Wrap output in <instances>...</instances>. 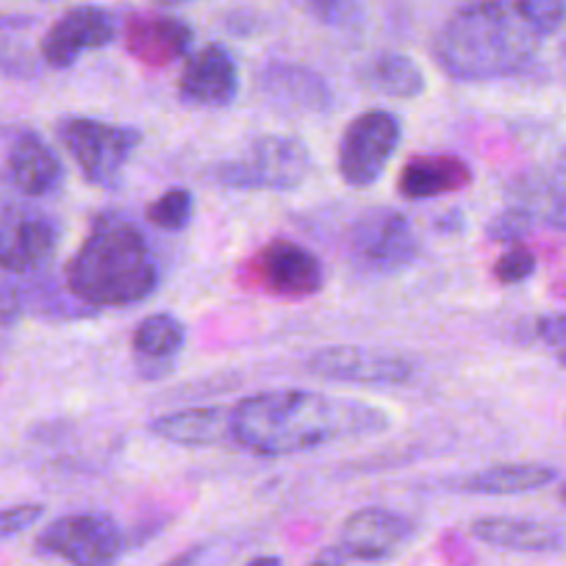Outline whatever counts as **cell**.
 Returning <instances> with one entry per match:
<instances>
[{
    "label": "cell",
    "mask_w": 566,
    "mask_h": 566,
    "mask_svg": "<svg viewBox=\"0 0 566 566\" xmlns=\"http://www.w3.org/2000/svg\"><path fill=\"white\" fill-rule=\"evenodd\" d=\"M231 442L261 459H283L339 439L375 437L391 428L384 408L306 389H275L239 400L228 413Z\"/></svg>",
    "instance_id": "obj_1"
},
{
    "label": "cell",
    "mask_w": 566,
    "mask_h": 566,
    "mask_svg": "<svg viewBox=\"0 0 566 566\" xmlns=\"http://www.w3.org/2000/svg\"><path fill=\"white\" fill-rule=\"evenodd\" d=\"M542 40L520 0H472L442 25L433 56L453 81H497L525 73Z\"/></svg>",
    "instance_id": "obj_2"
},
{
    "label": "cell",
    "mask_w": 566,
    "mask_h": 566,
    "mask_svg": "<svg viewBox=\"0 0 566 566\" xmlns=\"http://www.w3.org/2000/svg\"><path fill=\"white\" fill-rule=\"evenodd\" d=\"M67 290L90 308H123L148 301L159 286V266L148 239L117 211L95 217L67 261Z\"/></svg>",
    "instance_id": "obj_3"
},
{
    "label": "cell",
    "mask_w": 566,
    "mask_h": 566,
    "mask_svg": "<svg viewBox=\"0 0 566 566\" xmlns=\"http://www.w3.org/2000/svg\"><path fill=\"white\" fill-rule=\"evenodd\" d=\"M312 154L297 136L266 134L244 145L242 154L211 170L220 187L239 192H290L308 178Z\"/></svg>",
    "instance_id": "obj_4"
},
{
    "label": "cell",
    "mask_w": 566,
    "mask_h": 566,
    "mask_svg": "<svg viewBox=\"0 0 566 566\" xmlns=\"http://www.w3.org/2000/svg\"><path fill=\"white\" fill-rule=\"evenodd\" d=\"M56 136L81 176L101 189H114L123 178L125 165L134 150L142 145V130L130 125L103 123L92 117H64L59 119Z\"/></svg>",
    "instance_id": "obj_5"
},
{
    "label": "cell",
    "mask_w": 566,
    "mask_h": 566,
    "mask_svg": "<svg viewBox=\"0 0 566 566\" xmlns=\"http://www.w3.org/2000/svg\"><path fill=\"white\" fill-rule=\"evenodd\" d=\"M419 237L411 220L395 209H369L347 233V255L364 275H395L413 264Z\"/></svg>",
    "instance_id": "obj_6"
},
{
    "label": "cell",
    "mask_w": 566,
    "mask_h": 566,
    "mask_svg": "<svg viewBox=\"0 0 566 566\" xmlns=\"http://www.w3.org/2000/svg\"><path fill=\"white\" fill-rule=\"evenodd\" d=\"M402 139V123L386 108L350 119L339 142V176L347 187L369 189L380 181Z\"/></svg>",
    "instance_id": "obj_7"
},
{
    "label": "cell",
    "mask_w": 566,
    "mask_h": 566,
    "mask_svg": "<svg viewBox=\"0 0 566 566\" xmlns=\"http://www.w3.org/2000/svg\"><path fill=\"white\" fill-rule=\"evenodd\" d=\"M128 538L108 514H67L36 536V553L62 558L70 566H114Z\"/></svg>",
    "instance_id": "obj_8"
},
{
    "label": "cell",
    "mask_w": 566,
    "mask_h": 566,
    "mask_svg": "<svg viewBox=\"0 0 566 566\" xmlns=\"http://www.w3.org/2000/svg\"><path fill=\"white\" fill-rule=\"evenodd\" d=\"M306 367L317 378L350 386H402L413 378L408 358L353 345L323 347L308 358Z\"/></svg>",
    "instance_id": "obj_9"
},
{
    "label": "cell",
    "mask_w": 566,
    "mask_h": 566,
    "mask_svg": "<svg viewBox=\"0 0 566 566\" xmlns=\"http://www.w3.org/2000/svg\"><path fill=\"white\" fill-rule=\"evenodd\" d=\"M62 226L42 211H7L0 217V270L31 275L56 255Z\"/></svg>",
    "instance_id": "obj_10"
},
{
    "label": "cell",
    "mask_w": 566,
    "mask_h": 566,
    "mask_svg": "<svg viewBox=\"0 0 566 566\" xmlns=\"http://www.w3.org/2000/svg\"><path fill=\"white\" fill-rule=\"evenodd\" d=\"M413 531L417 527L408 516L380 505H367L347 516L336 547L356 564H375V560L395 558L411 542Z\"/></svg>",
    "instance_id": "obj_11"
},
{
    "label": "cell",
    "mask_w": 566,
    "mask_h": 566,
    "mask_svg": "<svg viewBox=\"0 0 566 566\" xmlns=\"http://www.w3.org/2000/svg\"><path fill=\"white\" fill-rule=\"evenodd\" d=\"M117 34L114 18L101 7H78L56 20L42 36V59L51 67L67 70L78 62L84 53L108 48Z\"/></svg>",
    "instance_id": "obj_12"
},
{
    "label": "cell",
    "mask_w": 566,
    "mask_h": 566,
    "mask_svg": "<svg viewBox=\"0 0 566 566\" xmlns=\"http://www.w3.org/2000/svg\"><path fill=\"white\" fill-rule=\"evenodd\" d=\"M259 92L283 114H323L334 106L328 81L312 67L272 62L259 73Z\"/></svg>",
    "instance_id": "obj_13"
},
{
    "label": "cell",
    "mask_w": 566,
    "mask_h": 566,
    "mask_svg": "<svg viewBox=\"0 0 566 566\" xmlns=\"http://www.w3.org/2000/svg\"><path fill=\"white\" fill-rule=\"evenodd\" d=\"M264 286L283 297L317 295L325 286V266L317 255L292 239H272L259 255Z\"/></svg>",
    "instance_id": "obj_14"
},
{
    "label": "cell",
    "mask_w": 566,
    "mask_h": 566,
    "mask_svg": "<svg viewBox=\"0 0 566 566\" xmlns=\"http://www.w3.org/2000/svg\"><path fill=\"white\" fill-rule=\"evenodd\" d=\"M178 92L189 106H231L239 95V67L233 53L217 42L200 48L195 56H189Z\"/></svg>",
    "instance_id": "obj_15"
},
{
    "label": "cell",
    "mask_w": 566,
    "mask_h": 566,
    "mask_svg": "<svg viewBox=\"0 0 566 566\" xmlns=\"http://www.w3.org/2000/svg\"><path fill=\"white\" fill-rule=\"evenodd\" d=\"M9 178L29 198H48L64 184V167L56 150L36 130H20L9 148Z\"/></svg>",
    "instance_id": "obj_16"
},
{
    "label": "cell",
    "mask_w": 566,
    "mask_h": 566,
    "mask_svg": "<svg viewBox=\"0 0 566 566\" xmlns=\"http://www.w3.org/2000/svg\"><path fill=\"white\" fill-rule=\"evenodd\" d=\"M472 536L511 553H558L566 547V527L525 516H481L472 522Z\"/></svg>",
    "instance_id": "obj_17"
},
{
    "label": "cell",
    "mask_w": 566,
    "mask_h": 566,
    "mask_svg": "<svg viewBox=\"0 0 566 566\" xmlns=\"http://www.w3.org/2000/svg\"><path fill=\"white\" fill-rule=\"evenodd\" d=\"M187 342V328L172 314H150L134 331V361L142 378H165L176 367L178 353Z\"/></svg>",
    "instance_id": "obj_18"
},
{
    "label": "cell",
    "mask_w": 566,
    "mask_h": 566,
    "mask_svg": "<svg viewBox=\"0 0 566 566\" xmlns=\"http://www.w3.org/2000/svg\"><path fill=\"white\" fill-rule=\"evenodd\" d=\"M472 184V170L459 156L428 154L406 161L397 178V189L406 200H431L439 195L461 192Z\"/></svg>",
    "instance_id": "obj_19"
},
{
    "label": "cell",
    "mask_w": 566,
    "mask_h": 566,
    "mask_svg": "<svg viewBox=\"0 0 566 566\" xmlns=\"http://www.w3.org/2000/svg\"><path fill=\"white\" fill-rule=\"evenodd\" d=\"M231 408L203 406L161 413L150 422V433L181 448H214L231 439Z\"/></svg>",
    "instance_id": "obj_20"
},
{
    "label": "cell",
    "mask_w": 566,
    "mask_h": 566,
    "mask_svg": "<svg viewBox=\"0 0 566 566\" xmlns=\"http://www.w3.org/2000/svg\"><path fill=\"white\" fill-rule=\"evenodd\" d=\"M358 81L367 90L384 97H395V101H413L424 92V73L419 70V64L406 53L395 51L367 59L364 67L358 70Z\"/></svg>",
    "instance_id": "obj_21"
},
{
    "label": "cell",
    "mask_w": 566,
    "mask_h": 566,
    "mask_svg": "<svg viewBox=\"0 0 566 566\" xmlns=\"http://www.w3.org/2000/svg\"><path fill=\"white\" fill-rule=\"evenodd\" d=\"M558 478L553 467L542 464H500L475 472L459 483L467 494H486V497H514V494L538 492Z\"/></svg>",
    "instance_id": "obj_22"
},
{
    "label": "cell",
    "mask_w": 566,
    "mask_h": 566,
    "mask_svg": "<svg viewBox=\"0 0 566 566\" xmlns=\"http://www.w3.org/2000/svg\"><path fill=\"white\" fill-rule=\"evenodd\" d=\"M516 206L533 211L536 220L549 222L558 231H566V148L547 176L525 178L516 187Z\"/></svg>",
    "instance_id": "obj_23"
},
{
    "label": "cell",
    "mask_w": 566,
    "mask_h": 566,
    "mask_svg": "<svg viewBox=\"0 0 566 566\" xmlns=\"http://www.w3.org/2000/svg\"><path fill=\"white\" fill-rule=\"evenodd\" d=\"M192 29L184 20L156 18L148 23L134 25L130 31V51L148 62H170V59L187 56L192 48Z\"/></svg>",
    "instance_id": "obj_24"
},
{
    "label": "cell",
    "mask_w": 566,
    "mask_h": 566,
    "mask_svg": "<svg viewBox=\"0 0 566 566\" xmlns=\"http://www.w3.org/2000/svg\"><path fill=\"white\" fill-rule=\"evenodd\" d=\"M292 3L325 29L356 31L364 25L361 0H292Z\"/></svg>",
    "instance_id": "obj_25"
},
{
    "label": "cell",
    "mask_w": 566,
    "mask_h": 566,
    "mask_svg": "<svg viewBox=\"0 0 566 566\" xmlns=\"http://www.w3.org/2000/svg\"><path fill=\"white\" fill-rule=\"evenodd\" d=\"M192 217H195V195L184 187L170 189V192H165L159 200H154V203L148 206L150 226H156L159 231H167V233L187 231V228L192 226Z\"/></svg>",
    "instance_id": "obj_26"
},
{
    "label": "cell",
    "mask_w": 566,
    "mask_h": 566,
    "mask_svg": "<svg viewBox=\"0 0 566 566\" xmlns=\"http://www.w3.org/2000/svg\"><path fill=\"white\" fill-rule=\"evenodd\" d=\"M536 222L538 220L533 211L522 209V206L514 203V206H509V209L500 211V214L489 222L486 233H489V239L497 244H520L522 239L533 231V226H536Z\"/></svg>",
    "instance_id": "obj_27"
},
{
    "label": "cell",
    "mask_w": 566,
    "mask_h": 566,
    "mask_svg": "<svg viewBox=\"0 0 566 566\" xmlns=\"http://www.w3.org/2000/svg\"><path fill=\"white\" fill-rule=\"evenodd\" d=\"M533 272H536V255H533L527 248H520V244L505 250V253L497 259V264H494V277H497L500 283H505V286L527 281Z\"/></svg>",
    "instance_id": "obj_28"
},
{
    "label": "cell",
    "mask_w": 566,
    "mask_h": 566,
    "mask_svg": "<svg viewBox=\"0 0 566 566\" xmlns=\"http://www.w3.org/2000/svg\"><path fill=\"white\" fill-rule=\"evenodd\" d=\"M520 3L544 40H547V36H553L555 31L564 25L566 0H520Z\"/></svg>",
    "instance_id": "obj_29"
},
{
    "label": "cell",
    "mask_w": 566,
    "mask_h": 566,
    "mask_svg": "<svg viewBox=\"0 0 566 566\" xmlns=\"http://www.w3.org/2000/svg\"><path fill=\"white\" fill-rule=\"evenodd\" d=\"M42 514H45V505L40 503H23L12 505V509H3L0 511V538H12L18 533L29 531V527H34L42 520Z\"/></svg>",
    "instance_id": "obj_30"
},
{
    "label": "cell",
    "mask_w": 566,
    "mask_h": 566,
    "mask_svg": "<svg viewBox=\"0 0 566 566\" xmlns=\"http://www.w3.org/2000/svg\"><path fill=\"white\" fill-rule=\"evenodd\" d=\"M536 334L549 350L555 353L560 367H566V312L558 314H547V317L538 319L536 325Z\"/></svg>",
    "instance_id": "obj_31"
},
{
    "label": "cell",
    "mask_w": 566,
    "mask_h": 566,
    "mask_svg": "<svg viewBox=\"0 0 566 566\" xmlns=\"http://www.w3.org/2000/svg\"><path fill=\"white\" fill-rule=\"evenodd\" d=\"M433 228H437L439 233H450V237H455V233H461L467 228V217L461 209H450L444 211V214L437 217V222H433Z\"/></svg>",
    "instance_id": "obj_32"
},
{
    "label": "cell",
    "mask_w": 566,
    "mask_h": 566,
    "mask_svg": "<svg viewBox=\"0 0 566 566\" xmlns=\"http://www.w3.org/2000/svg\"><path fill=\"white\" fill-rule=\"evenodd\" d=\"M353 564H356V560L347 558V555L334 544V547L323 549V553H319L308 566H353Z\"/></svg>",
    "instance_id": "obj_33"
},
{
    "label": "cell",
    "mask_w": 566,
    "mask_h": 566,
    "mask_svg": "<svg viewBox=\"0 0 566 566\" xmlns=\"http://www.w3.org/2000/svg\"><path fill=\"white\" fill-rule=\"evenodd\" d=\"M203 553H206V544H198V547H189L184 549V553H178L176 558L167 560L165 566H195L200 558H203Z\"/></svg>",
    "instance_id": "obj_34"
},
{
    "label": "cell",
    "mask_w": 566,
    "mask_h": 566,
    "mask_svg": "<svg viewBox=\"0 0 566 566\" xmlns=\"http://www.w3.org/2000/svg\"><path fill=\"white\" fill-rule=\"evenodd\" d=\"M244 566H283L281 555H259V558L248 560Z\"/></svg>",
    "instance_id": "obj_35"
},
{
    "label": "cell",
    "mask_w": 566,
    "mask_h": 566,
    "mask_svg": "<svg viewBox=\"0 0 566 566\" xmlns=\"http://www.w3.org/2000/svg\"><path fill=\"white\" fill-rule=\"evenodd\" d=\"M159 7H178V3H189V0H154Z\"/></svg>",
    "instance_id": "obj_36"
},
{
    "label": "cell",
    "mask_w": 566,
    "mask_h": 566,
    "mask_svg": "<svg viewBox=\"0 0 566 566\" xmlns=\"http://www.w3.org/2000/svg\"><path fill=\"white\" fill-rule=\"evenodd\" d=\"M564 56H566V48H564Z\"/></svg>",
    "instance_id": "obj_37"
}]
</instances>
